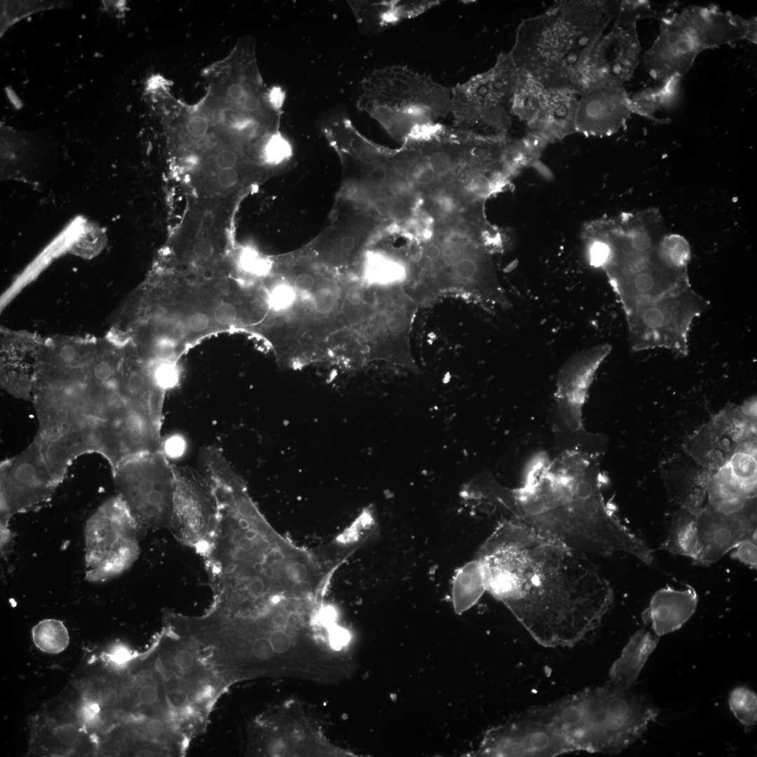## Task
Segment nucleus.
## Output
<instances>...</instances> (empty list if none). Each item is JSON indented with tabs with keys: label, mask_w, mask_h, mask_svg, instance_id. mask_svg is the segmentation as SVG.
<instances>
[{
	"label": "nucleus",
	"mask_w": 757,
	"mask_h": 757,
	"mask_svg": "<svg viewBox=\"0 0 757 757\" xmlns=\"http://www.w3.org/2000/svg\"><path fill=\"white\" fill-rule=\"evenodd\" d=\"M34 371L33 440L59 481L84 454L102 456L111 470L163 449V407L132 380L123 345L79 340L37 360Z\"/></svg>",
	"instance_id": "f257e3e1"
},
{
	"label": "nucleus",
	"mask_w": 757,
	"mask_h": 757,
	"mask_svg": "<svg viewBox=\"0 0 757 757\" xmlns=\"http://www.w3.org/2000/svg\"><path fill=\"white\" fill-rule=\"evenodd\" d=\"M476 559L486 591L546 647L577 644L613 602L610 583L582 553L513 521L503 520Z\"/></svg>",
	"instance_id": "f03ea898"
},
{
	"label": "nucleus",
	"mask_w": 757,
	"mask_h": 757,
	"mask_svg": "<svg viewBox=\"0 0 757 757\" xmlns=\"http://www.w3.org/2000/svg\"><path fill=\"white\" fill-rule=\"evenodd\" d=\"M504 516L580 553L629 554L647 565L653 552L607 507L597 453L567 449L553 459L545 453L528 463L521 485L510 489L491 479L484 491Z\"/></svg>",
	"instance_id": "7ed1b4c3"
},
{
	"label": "nucleus",
	"mask_w": 757,
	"mask_h": 757,
	"mask_svg": "<svg viewBox=\"0 0 757 757\" xmlns=\"http://www.w3.org/2000/svg\"><path fill=\"white\" fill-rule=\"evenodd\" d=\"M619 4L613 0H560L522 20L509 51L515 65L547 88L581 95L588 55Z\"/></svg>",
	"instance_id": "20e7f679"
},
{
	"label": "nucleus",
	"mask_w": 757,
	"mask_h": 757,
	"mask_svg": "<svg viewBox=\"0 0 757 757\" xmlns=\"http://www.w3.org/2000/svg\"><path fill=\"white\" fill-rule=\"evenodd\" d=\"M661 218L654 210L623 212L591 221L585 231L604 244L601 267L625 313L636 306L690 285L688 271L667 266L658 255Z\"/></svg>",
	"instance_id": "39448f33"
},
{
	"label": "nucleus",
	"mask_w": 757,
	"mask_h": 757,
	"mask_svg": "<svg viewBox=\"0 0 757 757\" xmlns=\"http://www.w3.org/2000/svg\"><path fill=\"white\" fill-rule=\"evenodd\" d=\"M528 711L561 735L573 751L607 754L637 741L660 713L646 698L609 682Z\"/></svg>",
	"instance_id": "423d86ee"
},
{
	"label": "nucleus",
	"mask_w": 757,
	"mask_h": 757,
	"mask_svg": "<svg viewBox=\"0 0 757 757\" xmlns=\"http://www.w3.org/2000/svg\"><path fill=\"white\" fill-rule=\"evenodd\" d=\"M483 231L457 219L442 224L410 266L407 292L417 302L464 292L491 306L507 308Z\"/></svg>",
	"instance_id": "0eeeda50"
},
{
	"label": "nucleus",
	"mask_w": 757,
	"mask_h": 757,
	"mask_svg": "<svg viewBox=\"0 0 757 757\" xmlns=\"http://www.w3.org/2000/svg\"><path fill=\"white\" fill-rule=\"evenodd\" d=\"M659 32L642 56L660 83L683 77L702 51L746 40L756 44V16L744 18L715 6H688L660 20Z\"/></svg>",
	"instance_id": "6e6552de"
},
{
	"label": "nucleus",
	"mask_w": 757,
	"mask_h": 757,
	"mask_svg": "<svg viewBox=\"0 0 757 757\" xmlns=\"http://www.w3.org/2000/svg\"><path fill=\"white\" fill-rule=\"evenodd\" d=\"M451 88L407 65L374 69L360 83L357 108L396 140L451 114Z\"/></svg>",
	"instance_id": "1a4fd4ad"
},
{
	"label": "nucleus",
	"mask_w": 757,
	"mask_h": 757,
	"mask_svg": "<svg viewBox=\"0 0 757 757\" xmlns=\"http://www.w3.org/2000/svg\"><path fill=\"white\" fill-rule=\"evenodd\" d=\"M519 75L510 52H503L491 68L451 88L455 128L488 137H508Z\"/></svg>",
	"instance_id": "9d476101"
},
{
	"label": "nucleus",
	"mask_w": 757,
	"mask_h": 757,
	"mask_svg": "<svg viewBox=\"0 0 757 757\" xmlns=\"http://www.w3.org/2000/svg\"><path fill=\"white\" fill-rule=\"evenodd\" d=\"M111 474L116 495L135 519L141 536L170 529L175 478L165 450L125 460Z\"/></svg>",
	"instance_id": "9b49d317"
},
{
	"label": "nucleus",
	"mask_w": 757,
	"mask_h": 757,
	"mask_svg": "<svg viewBox=\"0 0 757 757\" xmlns=\"http://www.w3.org/2000/svg\"><path fill=\"white\" fill-rule=\"evenodd\" d=\"M709 306L691 285L636 306L625 313L631 348L635 351L663 348L686 356L693 321Z\"/></svg>",
	"instance_id": "f8f14e48"
},
{
	"label": "nucleus",
	"mask_w": 757,
	"mask_h": 757,
	"mask_svg": "<svg viewBox=\"0 0 757 757\" xmlns=\"http://www.w3.org/2000/svg\"><path fill=\"white\" fill-rule=\"evenodd\" d=\"M86 579L101 582L129 569L139 554L137 523L117 496L104 501L84 530Z\"/></svg>",
	"instance_id": "ddd939ff"
},
{
	"label": "nucleus",
	"mask_w": 757,
	"mask_h": 757,
	"mask_svg": "<svg viewBox=\"0 0 757 757\" xmlns=\"http://www.w3.org/2000/svg\"><path fill=\"white\" fill-rule=\"evenodd\" d=\"M61 482L48 468L33 440L22 451L0 465V545L1 554L11 544L9 524L18 514L48 502Z\"/></svg>",
	"instance_id": "4468645a"
},
{
	"label": "nucleus",
	"mask_w": 757,
	"mask_h": 757,
	"mask_svg": "<svg viewBox=\"0 0 757 757\" xmlns=\"http://www.w3.org/2000/svg\"><path fill=\"white\" fill-rule=\"evenodd\" d=\"M173 469L175 487L170 531L181 544L202 557L212 541L217 518L213 487L201 470L175 464Z\"/></svg>",
	"instance_id": "2eb2a0df"
},
{
	"label": "nucleus",
	"mask_w": 757,
	"mask_h": 757,
	"mask_svg": "<svg viewBox=\"0 0 757 757\" xmlns=\"http://www.w3.org/2000/svg\"><path fill=\"white\" fill-rule=\"evenodd\" d=\"M756 411V397L728 404L688 438L686 453L702 467L719 469L742 444L757 440Z\"/></svg>",
	"instance_id": "dca6fc26"
},
{
	"label": "nucleus",
	"mask_w": 757,
	"mask_h": 757,
	"mask_svg": "<svg viewBox=\"0 0 757 757\" xmlns=\"http://www.w3.org/2000/svg\"><path fill=\"white\" fill-rule=\"evenodd\" d=\"M612 26L593 46L582 72L583 92L605 84L624 86L641 60L637 20L620 8Z\"/></svg>",
	"instance_id": "f3484780"
},
{
	"label": "nucleus",
	"mask_w": 757,
	"mask_h": 757,
	"mask_svg": "<svg viewBox=\"0 0 757 757\" xmlns=\"http://www.w3.org/2000/svg\"><path fill=\"white\" fill-rule=\"evenodd\" d=\"M571 751L561 735L526 711L489 730L477 753L486 756H554Z\"/></svg>",
	"instance_id": "a211bd4d"
},
{
	"label": "nucleus",
	"mask_w": 757,
	"mask_h": 757,
	"mask_svg": "<svg viewBox=\"0 0 757 757\" xmlns=\"http://www.w3.org/2000/svg\"><path fill=\"white\" fill-rule=\"evenodd\" d=\"M611 349L608 343L583 349L573 355L558 372L557 407L564 424L573 433L584 431L582 409L596 373Z\"/></svg>",
	"instance_id": "6ab92c4d"
},
{
	"label": "nucleus",
	"mask_w": 757,
	"mask_h": 757,
	"mask_svg": "<svg viewBox=\"0 0 757 757\" xmlns=\"http://www.w3.org/2000/svg\"><path fill=\"white\" fill-rule=\"evenodd\" d=\"M701 547L700 565L709 566L739 543L756 538V498L731 513L717 512L705 505L696 516Z\"/></svg>",
	"instance_id": "aec40b11"
},
{
	"label": "nucleus",
	"mask_w": 757,
	"mask_h": 757,
	"mask_svg": "<svg viewBox=\"0 0 757 757\" xmlns=\"http://www.w3.org/2000/svg\"><path fill=\"white\" fill-rule=\"evenodd\" d=\"M417 302L404 286L390 290L386 308L378 317L375 350L383 357L418 372L411 348V332Z\"/></svg>",
	"instance_id": "412c9836"
},
{
	"label": "nucleus",
	"mask_w": 757,
	"mask_h": 757,
	"mask_svg": "<svg viewBox=\"0 0 757 757\" xmlns=\"http://www.w3.org/2000/svg\"><path fill=\"white\" fill-rule=\"evenodd\" d=\"M632 114L630 96L624 86H598L579 95L576 132L610 136L622 128Z\"/></svg>",
	"instance_id": "4be33fe9"
},
{
	"label": "nucleus",
	"mask_w": 757,
	"mask_h": 757,
	"mask_svg": "<svg viewBox=\"0 0 757 757\" xmlns=\"http://www.w3.org/2000/svg\"><path fill=\"white\" fill-rule=\"evenodd\" d=\"M669 500L694 516L705 506L707 490L713 472L697 463L688 454L675 455L660 466Z\"/></svg>",
	"instance_id": "5701e85b"
},
{
	"label": "nucleus",
	"mask_w": 757,
	"mask_h": 757,
	"mask_svg": "<svg viewBox=\"0 0 757 757\" xmlns=\"http://www.w3.org/2000/svg\"><path fill=\"white\" fill-rule=\"evenodd\" d=\"M579 95L559 88H547L538 111L527 125L548 144L576 132Z\"/></svg>",
	"instance_id": "b1692460"
},
{
	"label": "nucleus",
	"mask_w": 757,
	"mask_h": 757,
	"mask_svg": "<svg viewBox=\"0 0 757 757\" xmlns=\"http://www.w3.org/2000/svg\"><path fill=\"white\" fill-rule=\"evenodd\" d=\"M697 603L698 596L692 586L688 585L683 590L667 586L653 594L642 620L660 637L680 629L694 614Z\"/></svg>",
	"instance_id": "393cba45"
},
{
	"label": "nucleus",
	"mask_w": 757,
	"mask_h": 757,
	"mask_svg": "<svg viewBox=\"0 0 757 757\" xmlns=\"http://www.w3.org/2000/svg\"><path fill=\"white\" fill-rule=\"evenodd\" d=\"M715 474L738 496L744 499L756 498L757 440L742 444L722 467L715 470Z\"/></svg>",
	"instance_id": "a878e982"
},
{
	"label": "nucleus",
	"mask_w": 757,
	"mask_h": 757,
	"mask_svg": "<svg viewBox=\"0 0 757 757\" xmlns=\"http://www.w3.org/2000/svg\"><path fill=\"white\" fill-rule=\"evenodd\" d=\"M659 636L643 628L634 633L613 664L609 683L629 689L636 681L648 658L657 646Z\"/></svg>",
	"instance_id": "bb28decb"
},
{
	"label": "nucleus",
	"mask_w": 757,
	"mask_h": 757,
	"mask_svg": "<svg viewBox=\"0 0 757 757\" xmlns=\"http://www.w3.org/2000/svg\"><path fill=\"white\" fill-rule=\"evenodd\" d=\"M439 4V1H353L351 8L360 23L383 27L416 17Z\"/></svg>",
	"instance_id": "cd10ccee"
},
{
	"label": "nucleus",
	"mask_w": 757,
	"mask_h": 757,
	"mask_svg": "<svg viewBox=\"0 0 757 757\" xmlns=\"http://www.w3.org/2000/svg\"><path fill=\"white\" fill-rule=\"evenodd\" d=\"M660 549L689 557L695 564H700L701 547L696 517L683 508L676 510L671 516L668 535Z\"/></svg>",
	"instance_id": "c85d7f7f"
},
{
	"label": "nucleus",
	"mask_w": 757,
	"mask_h": 757,
	"mask_svg": "<svg viewBox=\"0 0 757 757\" xmlns=\"http://www.w3.org/2000/svg\"><path fill=\"white\" fill-rule=\"evenodd\" d=\"M681 77L672 76L657 87L645 88L630 96L632 114L652 121H657L656 114L670 107L680 91Z\"/></svg>",
	"instance_id": "c756f323"
},
{
	"label": "nucleus",
	"mask_w": 757,
	"mask_h": 757,
	"mask_svg": "<svg viewBox=\"0 0 757 757\" xmlns=\"http://www.w3.org/2000/svg\"><path fill=\"white\" fill-rule=\"evenodd\" d=\"M486 591L485 578L480 562L475 559L462 566L453 584L452 599L455 612L461 614L474 606Z\"/></svg>",
	"instance_id": "7c9ffc66"
},
{
	"label": "nucleus",
	"mask_w": 757,
	"mask_h": 757,
	"mask_svg": "<svg viewBox=\"0 0 757 757\" xmlns=\"http://www.w3.org/2000/svg\"><path fill=\"white\" fill-rule=\"evenodd\" d=\"M35 362L1 358V386L18 399L32 402Z\"/></svg>",
	"instance_id": "2f4dec72"
},
{
	"label": "nucleus",
	"mask_w": 757,
	"mask_h": 757,
	"mask_svg": "<svg viewBox=\"0 0 757 757\" xmlns=\"http://www.w3.org/2000/svg\"><path fill=\"white\" fill-rule=\"evenodd\" d=\"M546 88L528 74L519 70L512 100V114L526 126L535 118Z\"/></svg>",
	"instance_id": "473e14b6"
},
{
	"label": "nucleus",
	"mask_w": 757,
	"mask_h": 757,
	"mask_svg": "<svg viewBox=\"0 0 757 757\" xmlns=\"http://www.w3.org/2000/svg\"><path fill=\"white\" fill-rule=\"evenodd\" d=\"M32 636L35 646L48 654L60 653L69 643V634L67 627L62 621L57 619L40 621L33 627Z\"/></svg>",
	"instance_id": "72a5a7b5"
},
{
	"label": "nucleus",
	"mask_w": 757,
	"mask_h": 757,
	"mask_svg": "<svg viewBox=\"0 0 757 757\" xmlns=\"http://www.w3.org/2000/svg\"><path fill=\"white\" fill-rule=\"evenodd\" d=\"M659 257L671 268L688 271L690 248L685 238L679 234H664L657 247Z\"/></svg>",
	"instance_id": "f704fd0d"
},
{
	"label": "nucleus",
	"mask_w": 757,
	"mask_h": 757,
	"mask_svg": "<svg viewBox=\"0 0 757 757\" xmlns=\"http://www.w3.org/2000/svg\"><path fill=\"white\" fill-rule=\"evenodd\" d=\"M707 499V505L722 513L737 511L751 500L742 498L732 492L718 479L715 471L708 483Z\"/></svg>",
	"instance_id": "c9c22d12"
},
{
	"label": "nucleus",
	"mask_w": 757,
	"mask_h": 757,
	"mask_svg": "<svg viewBox=\"0 0 757 757\" xmlns=\"http://www.w3.org/2000/svg\"><path fill=\"white\" fill-rule=\"evenodd\" d=\"M729 707L736 718L750 730L757 722V696L750 689L739 686L729 695Z\"/></svg>",
	"instance_id": "e433bc0d"
},
{
	"label": "nucleus",
	"mask_w": 757,
	"mask_h": 757,
	"mask_svg": "<svg viewBox=\"0 0 757 757\" xmlns=\"http://www.w3.org/2000/svg\"><path fill=\"white\" fill-rule=\"evenodd\" d=\"M290 154L289 144L278 132L272 135L264 146V160L269 163H278Z\"/></svg>",
	"instance_id": "4c0bfd02"
},
{
	"label": "nucleus",
	"mask_w": 757,
	"mask_h": 757,
	"mask_svg": "<svg viewBox=\"0 0 757 757\" xmlns=\"http://www.w3.org/2000/svg\"><path fill=\"white\" fill-rule=\"evenodd\" d=\"M731 554L732 558L737 559L751 568L757 567L756 538L747 539L739 543Z\"/></svg>",
	"instance_id": "58836bf2"
},
{
	"label": "nucleus",
	"mask_w": 757,
	"mask_h": 757,
	"mask_svg": "<svg viewBox=\"0 0 757 757\" xmlns=\"http://www.w3.org/2000/svg\"><path fill=\"white\" fill-rule=\"evenodd\" d=\"M313 301L314 308L318 313L327 314L335 308L336 294L329 287H322L314 292Z\"/></svg>",
	"instance_id": "ea45409f"
},
{
	"label": "nucleus",
	"mask_w": 757,
	"mask_h": 757,
	"mask_svg": "<svg viewBox=\"0 0 757 757\" xmlns=\"http://www.w3.org/2000/svg\"><path fill=\"white\" fill-rule=\"evenodd\" d=\"M251 652L252 655L259 660H270L275 653L267 636L256 638L252 643Z\"/></svg>",
	"instance_id": "a19ab883"
},
{
	"label": "nucleus",
	"mask_w": 757,
	"mask_h": 757,
	"mask_svg": "<svg viewBox=\"0 0 757 757\" xmlns=\"http://www.w3.org/2000/svg\"><path fill=\"white\" fill-rule=\"evenodd\" d=\"M207 119L203 115L197 114L190 117L186 123L188 134L193 138L203 137L208 129Z\"/></svg>",
	"instance_id": "79ce46f5"
},
{
	"label": "nucleus",
	"mask_w": 757,
	"mask_h": 757,
	"mask_svg": "<svg viewBox=\"0 0 757 757\" xmlns=\"http://www.w3.org/2000/svg\"><path fill=\"white\" fill-rule=\"evenodd\" d=\"M79 730L76 725L66 723L59 725L56 729V735L60 742L67 746L76 743L79 737Z\"/></svg>",
	"instance_id": "37998d69"
},
{
	"label": "nucleus",
	"mask_w": 757,
	"mask_h": 757,
	"mask_svg": "<svg viewBox=\"0 0 757 757\" xmlns=\"http://www.w3.org/2000/svg\"><path fill=\"white\" fill-rule=\"evenodd\" d=\"M275 653H283L290 647L291 641L289 635L285 632L277 629L273 631L268 636Z\"/></svg>",
	"instance_id": "c03bdc74"
},
{
	"label": "nucleus",
	"mask_w": 757,
	"mask_h": 757,
	"mask_svg": "<svg viewBox=\"0 0 757 757\" xmlns=\"http://www.w3.org/2000/svg\"><path fill=\"white\" fill-rule=\"evenodd\" d=\"M100 704L94 700H87L81 705L80 714L81 720L87 724H93L98 719Z\"/></svg>",
	"instance_id": "a18cd8bd"
},
{
	"label": "nucleus",
	"mask_w": 757,
	"mask_h": 757,
	"mask_svg": "<svg viewBox=\"0 0 757 757\" xmlns=\"http://www.w3.org/2000/svg\"><path fill=\"white\" fill-rule=\"evenodd\" d=\"M367 291L360 285H353L346 291V298L349 304L354 306H363L365 302Z\"/></svg>",
	"instance_id": "49530a36"
},
{
	"label": "nucleus",
	"mask_w": 757,
	"mask_h": 757,
	"mask_svg": "<svg viewBox=\"0 0 757 757\" xmlns=\"http://www.w3.org/2000/svg\"><path fill=\"white\" fill-rule=\"evenodd\" d=\"M286 575L291 581L298 582L306 578L308 570L303 563L294 561L287 566Z\"/></svg>",
	"instance_id": "de8ad7c7"
},
{
	"label": "nucleus",
	"mask_w": 757,
	"mask_h": 757,
	"mask_svg": "<svg viewBox=\"0 0 757 757\" xmlns=\"http://www.w3.org/2000/svg\"><path fill=\"white\" fill-rule=\"evenodd\" d=\"M97 697V702L100 705L104 707H111L116 703L118 693L115 689L111 687H104L98 691Z\"/></svg>",
	"instance_id": "09e8293b"
},
{
	"label": "nucleus",
	"mask_w": 757,
	"mask_h": 757,
	"mask_svg": "<svg viewBox=\"0 0 757 757\" xmlns=\"http://www.w3.org/2000/svg\"><path fill=\"white\" fill-rule=\"evenodd\" d=\"M109 660L116 665H121L130 659V653L123 645H116L108 653Z\"/></svg>",
	"instance_id": "8fccbe9b"
},
{
	"label": "nucleus",
	"mask_w": 757,
	"mask_h": 757,
	"mask_svg": "<svg viewBox=\"0 0 757 757\" xmlns=\"http://www.w3.org/2000/svg\"><path fill=\"white\" fill-rule=\"evenodd\" d=\"M296 289L303 293L311 292L315 285V280L312 275L306 273H302L296 275L294 280Z\"/></svg>",
	"instance_id": "3c124183"
},
{
	"label": "nucleus",
	"mask_w": 757,
	"mask_h": 757,
	"mask_svg": "<svg viewBox=\"0 0 757 757\" xmlns=\"http://www.w3.org/2000/svg\"><path fill=\"white\" fill-rule=\"evenodd\" d=\"M350 639L348 632L341 628L334 629L330 634V641L334 647L340 648L346 645Z\"/></svg>",
	"instance_id": "603ef678"
},
{
	"label": "nucleus",
	"mask_w": 757,
	"mask_h": 757,
	"mask_svg": "<svg viewBox=\"0 0 757 757\" xmlns=\"http://www.w3.org/2000/svg\"><path fill=\"white\" fill-rule=\"evenodd\" d=\"M312 592V585L308 581L294 582L292 587V594L294 597L303 599Z\"/></svg>",
	"instance_id": "864d4df0"
},
{
	"label": "nucleus",
	"mask_w": 757,
	"mask_h": 757,
	"mask_svg": "<svg viewBox=\"0 0 757 757\" xmlns=\"http://www.w3.org/2000/svg\"><path fill=\"white\" fill-rule=\"evenodd\" d=\"M339 246L342 252L348 254L351 253L357 247L355 237L352 235L343 236L340 240Z\"/></svg>",
	"instance_id": "5fc2aeb1"
},
{
	"label": "nucleus",
	"mask_w": 757,
	"mask_h": 757,
	"mask_svg": "<svg viewBox=\"0 0 757 757\" xmlns=\"http://www.w3.org/2000/svg\"><path fill=\"white\" fill-rule=\"evenodd\" d=\"M289 300V292L285 290L277 291L274 294V301L275 305L277 306H282L287 304Z\"/></svg>",
	"instance_id": "6e6d98bb"
},
{
	"label": "nucleus",
	"mask_w": 757,
	"mask_h": 757,
	"mask_svg": "<svg viewBox=\"0 0 757 757\" xmlns=\"http://www.w3.org/2000/svg\"><path fill=\"white\" fill-rule=\"evenodd\" d=\"M272 622L273 623V625L275 626L278 627H281L285 626V625L286 623L285 618L281 615H278L275 616L272 619Z\"/></svg>",
	"instance_id": "4d7b16f0"
}]
</instances>
